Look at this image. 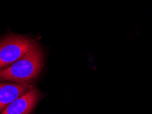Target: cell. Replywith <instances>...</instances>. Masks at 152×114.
Listing matches in <instances>:
<instances>
[{
	"instance_id": "1",
	"label": "cell",
	"mask_w": 152,
	"mask_h": 114,
	"mask_svg": "<svg viewBox=\"0 0 152 114\" xmlns=\"http://www.w3.org/2000/svg\"><path fill=\"white\" fill-rule=\"evenodd\" d=\"M43 59L41 49L37 46L5 69H0V80L27 82L41 73Z\"/></svg>"
},
{
	"instance_id": "2",
	"label": "cell",
	"mask_w": 152,
	"mask_h": 114,
	"mask_svg": "<svg viewBox=\"0 0 152 114\" xmlns=\"http://www.w3.org/2000/svg\"><path fill=\"white\" fill-rule=\"evenodd\" d=\"M37 46L33 40L11 36L0 41V69L13 64Z\"/></svg>"
},
{
	"instance_id": "3",
	"label": "cell",
	"mask_w": 152,
	"mask_h": 114,
	"mask_svg": "<svg viewBox=\"0 0 152 114\" xmlns=\"http://www.w3.org/2000/svg\"><path fill=\"white\" fill-rule=\"evenodd\" d=\"M39 97L37 89L32 88L11 102L1 114H29L37 104Z\"/></svg>"
},
{
	"instance_id": "4",
	"label": "cell",
	"mask_w": 152,
	"mask_h": 114,
	"mask_svg": "<svg viewBox=\"0 0 152 114\" xmlns=\"http://www.w3.org/2000/svg\"><path fill=\"white\" fill-rule=\"evenodd\" d=\"M27 84H0V111L30 90Z\"/></svg>"
}]
</instances>
